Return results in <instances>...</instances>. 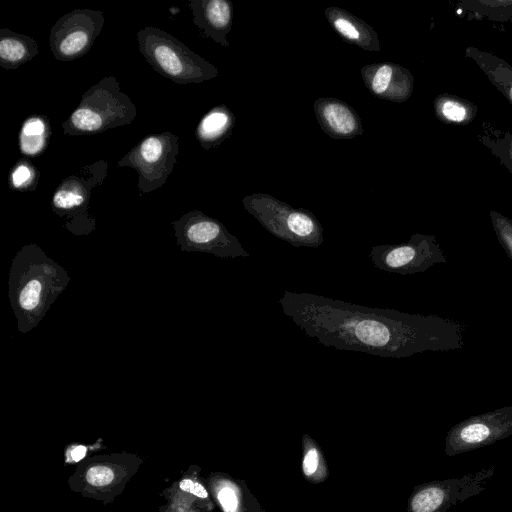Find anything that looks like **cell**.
<instances>
[{"label":"cell","mask_w":512,"mask_h":512,"mask_svg":"<svg viewBox=\"0 0 512 512\" xmlns=\"http://www.w3.org/2000/svg\"><path fill=\"white\" fill-rule=\"evenodd\" d=\"M284 314L326 347L405 358L464 345L463 326L450 318L367 307L309 292L284 291Z\"/></svg>","instance_id":"cell-1"},{"label":"cell","mask_w":512,"mask_h":512,"mask_svg":"<svg viewBox=\"0 0 512 512\" xmlns=\"http://www.w3.org/2000/svg\"><path fill=\"white\" fill-rule=\"evenodd\" d=\"M68 280L65 270L36 245L19 251L10 271L9 294L22 332L37 325Z\"/></svg>","instance_id":"cell-2"},{"label":"cell","mask_w":512,"mask_h":512,"mask_svg":"<svg viewBox=\"0 0 512 512\" xmlns=\"http://www.w3.org/2000/svg\"><path fill=\"white\" fill-rule=\"evenodd\" d=\"M136 115L135 104L121 91L117 78L107 76L82 95L62 128L66 136L99 134L130 124Z\"/></svg>","instance_id":"cell-3"},{"label":"cell","mask_w":512,"mask_h":512,"mask_svg":"<svg viewBox=\"0 0 512 512\" xmlns=\"http://www.w3.org/2000/svg\"><path fill=\"white\" fill-rule=\"evenodd\" d=\"M139 51L159 74L178 84L202 83L218 76V69L183 42L159 28L137 32Z\"/></svg>","instance_id":"cell-4"},{"label":"cell","mask_w":512,"mask_h":512,"mask_svg":"<svg viewBox=\"0 0 512 512\" xmlns=\"http://www.w3.org/2000/svg\"><path fill=\"white\" fill-rule=\"evenodd\" d=\"M144 459L135 453L94 454L78 463L68 478V486L84 498L112 504L125 490Z\"/></svg>","instance_id":"cell-5"},{"label":"cell","mask_w":512,"mask_h":512,"mask_svg":"<svg viewBox=\"0 0 512 512\" xmlns=\"http://www.w3.org/2000/svg\"><path fill=\"white\" fill-rule=\"evenodd\" d=\"M242 203L266 231L293 247L317 248L324 243L323 227L309 210L294 208L266 193L247 195Z\"/></svg>","instance_id":"cell-6"},{"label":"cell","mask_w":512,"mask_h":512,"mask_svg":"<svg viewBox=\"0 0 512 512\" xmlns=\"http://www.w3.org/2000/svg\"><path fill=\"white\" fill-rule=\"evenodd\" d=\"M108 170L106 160H98L81 167L64 178L55 189L51 207L65 219V227L75 234H87L95 228V217L90 214L92 190L101 185Z\"/></svg>","instance_id":"cell-7"},{"label":"cell","mask_w":512,"mask_h":512,"mask_svg":"<svg viewBox=\"0 0 512 512\" xmlns=\"http://www.w3.org/2000/svg\"><path fill=\"white\" fill-rule=\"evenodd\" d=\"M179 137L169 131L147 135L117 163L133 168L138 174L141 194L162 187L172 173L179 153Z\"/></svg>","instance_id":"cell-8"},{"label":"cell","mask_w":512,"mask_h":512,"mask_svg":"<svg viewBox=\"0 0 512 512\" xmlns=\"http://www.w3.org/2000/svg\"><path fill=\"white\" fill-rule=\"evenodd\" d=\"M494 474L495 467L491 466L458 478L417 485L409 497L406 512H448L485 490Z\"/></svg>","instance_id":"cell-9"},{"label":"cell","mask_w":512,"mask_h":512,"mask_svg":"<svg viewBox=\"0 0 512 512\" xmlns=\"http://www.w3.org/2000/svg\"><path fill=\"white\" fill-rule=\"evenodd\" d=\"M182 249L211 253L220 258L249 257L238 238L217 219L192 210L173 222Z\"/></svg>","instance_id":"cell-10"},{"label":"cell","mask_w":512,"mask_h":512,"mask_svg":"<svg viewBox=\"0 0 512 512\" xmlns=\"http://www.w3.org/2000/svg\"><path fill=\"white\" fill-rule=\"evenodd\" d=\"M369 258L377 269L400 275L425 272L447 262L436 237L420 233L411 235L405 243L373 246Z\"/></svg>","instance_id":"cell-11"},{"label":"cell","mask_w":512,"mask_h":512,"mask_svg":"<svg viewBox=\"0 0 512 512\" xmlns=\"http://www.w3.org/2000/svg\"><path fill=\"white\" fill-rule=\"evenodd\" d=\"M105 23L100 10L78 8L61 16L52 26L49 46L60 61H72L87 54Z\"/></svg>","instance_id":"cell-12"},{"label":"cell","mask_w":512,"mask_h":512,"mask_svg":"<svg viewBox=\"0 0 512 512\" xmlns=\"http://www.w3.org/2000/svg\"><path fill=\"white\" fill-rule=\"evenodd\" d=\"M512 435V405L471 416L455 424L445 438L446 456H456Z\"/></svg>","instance_id":"cell-13"},{"label":"cell","mask_w":512,"mask_h":512,"mask_svg":"<svg viewBox=\"0 0 512 512\" xmlns=\"http://www.w3.org/2000/svg\"><path fill=\"white\" fill-rule=\"evenodd\" d=\"M360 73L366 88L379 99L403 103L412 95L414 77L399 64H367L361 68Z\"/></svg>","instance_id":"cell-14"},{"label":"cell","mask_w":512,"mask_h":512,"mask_svg":"<svg viewBox=\"0 0 512 512\" xmlns=\"http://www.w3.org/2000/svg\"><path fill=\"white\" fill-rule=\"evenodd\" d=\"M313 109L319 126L333 139H352L364 133L357 111L340 99L320 97Z\"/></svg>","instance_id":"cell-15"},{"label":"cell","mask_w":512,"mask_h":512,"mask_svg":"<svg viewBox=\"0 0 512 512\" xmlns=\"http://www.w3.org/2000/svg\"><path fill=\"white\" fill-rule=\"evenodd\" d=\"M204 478L222 512H265L245 481L221 471L210 472Z\"/></svg>","instance_id":"cell-16"},{"label":"cell","mask_w":512,"mask_h":512,"mask_svg":"<svg viewBox=\"0 0 512 512\" xmlns=\"http://www.w3.org/2000/svg\"><path fill=\"white\" fill-rule=\"evenodd\" d=\"M160 495L174 506L197 508L206 512L215 509V502L205 478L201 476V467L196 464L189 465L178 479L161 491Z\"/></svg>","instance_id":"cell-17"},{"label":"cell","mask_w":512,"mask_h":512,"mask_svg":"<svg viewBox=\"0 0 512 512\" xmlns=\"http://www.w3.org/2000/svg\"><path fill=\"white\" fill-rule=\"evenodd\" d=\"M189 4L192 22L201 33L222 47H229L227 34L232 28V3L228 0H190Z\"/></svg>","instance_id":"cell-18"},{"label":"cell","mask_w":512,"mask_h":512,"mask_svg":"<svg viewBox=\"0 0 512 512\" xmlns=\"http://www.w3.org/2000/svg\"><path fill=\"white\" fill-rule=\"evenodd\" d=\"M324 16L345 42L366 51L381 50L379 37L372 26L350 12L331 6L324 10Z\"/></svg>","instance_id":"cell-19"},{"label":"cell","mask_w":512,"mask_h":512,"mask_svg":"<svg viewBox=\"0 0 512 512\" xmlns=\"http://www.w3.org/2000/svg\"><path fill=\"white\" fill-rule=\"evenodd\" d=\"M234 125L232 111L226 105H217L199 121L195 130L196 139L206 150L218 147L231 135Z\"/></svg>","instance_id":"cell-20"},{"label":"cell","mask_w":512,"mask_h":512,"mask_svg":"<svg viewBox=\"0 0 512 512\" xmlns=\"http://www.w3.org/2000/svg\"><path fill=\"white\" fill-rule=\"evenodd\" d=\"M39 53L36 41L8 28L0 29V66L13 70L30 61Z\"/></svg>","instance_id":"cell-21"},{"label":"cell","mask_w":512,"mask_h":512,"mask_svg":"<svg viewBox=\"0 0 512 512\" xmlns=\"http://www.w3.org/2000/svg\"><path fill=\"white\" fill-rule=\"evenodd\" d=\"M465 57L472 59L512 104V65L490 52L475 47H467Z\"/></svg>","instance_id":"cell-22"},{"label":"cell","mask_w":512,"mask_h":512,"mask_svg":"<svg viewBox=\"0 0 512 512\" xmlns=\"http://www.w3.org/2000/svg\"><path fill=\"white\" fill-rule=\"evenodd\" d=\"M436 117L445 124L467 125L477 114V106L457 95L441 94L433 101Z\"/></svg>","instance_id":"cell-23"},{"label":"cell","mask_w":512,"mask_h":512,"mask_svg":"<svg viewBox=\"0 0 512 512\" xmlns=\"http://www.w3.org/2000/svg\"><path fill=\"white\" fill-rule=\"evenodd\" d=\"M51 134L49 120L33 115L24 120L19 133V148L25 156H37L47 147Z\"/></svg>","instance_id":"cell-24"},{"label":"cell","mask_w":512,"mask_h":512,"mask_svg":"<svg viewBox=\"0 0 512 512\" xmlns=\"http://www.w3.org/2000/svg\"><path fill=\"white\" fill-rule=\"evenodd\" d=\"M302 448V473L305 479L314 484L324 482L329 472L319 445L308 434H304Z\"/></svg>","instance_id":"cell-25"},{"label":"cell","mask_w":512,"mask_h":512,"mask_svg":"<svg viewBox=\"0 0 512 512\" xmlns=\"http://www.w3.org/2000/svg\"><path fill=\"white\" fill-rule=\"evenodd\" d=\"M472 18L506 21L512 19V0H467L459 3Z\"/></svg>","instance_id":"cell-26"},{"label":"cell","mask_w":512,"mask_h":512,"mask_svg":"<svg viewBox=\"0 0 512 512\" xmlns=\"http://www.w3.org/2000/svg\"><path fill=\"white\" fill-rule=\"evenodd\" d=\"M479 140L500 162L512 172V134L508 131L485 128L479 135Z\"/></svg>","instance_id":"cell-27"},{"label":"cell","mask_w":512,"mask_h":512,"mask_svg":"<svg viewBox=\"0 0 512 512\" xmlns=\"http://www.w3.org/2000/svg\"><path fill=\"white\" fill-rule=\"evenodd\" d=\"M39 178L38 169L28 159L22 158L10 170L9 186L17 191H34Z\"/></svg>","instance_id":"cell-28"},{"label":"cell","mask_w":512,"mask_h":512,"mask_svg":"<svg viewBox=\"0 0 512 512\" xmlns=\"http://www.w3.org/2000/svg\"><path fill=\"white\" fill-rule=\"evenodd\" d=\"M496 237L507 256L512 260V220L497 212L489 213Z\"/></svg>","instance_id":"cell-29"},{"label":"cell","mask_w":512,"mask_h":512,"mask_svg":"<svg viewBox=\"0 0 512 512\" xmlns=\"http://www.w3.org/2000/svg\"><path fill=\"white\" fill-rule=\"evenodd\" d=\"M103 439L99 438L91 444L71 443L66 446L64 453L65 465L78 464L87 457L94 455L93 453L105 449Z\"/></svg>","instance_id":"cell-30"},{"label":"cell","mask_w":512,"mask_h":512,"mask_svg":"<svg viewBox=\"0 0 512 512\" xmlns=\"http://www.w3.org/2000/svg\"><path fill=\"white\" fill-rule=\"evenodd\" d=\"M158 512H206V511L197 509V508L179 507V506H174L169 503H166L164 505H161L158 508Z\"/></svg>","instance_id":"cell-31"}]
</instances>
